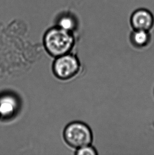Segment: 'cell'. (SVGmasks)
Returning a JSON list of instances; mask_svg holds the SVG:
<instances>
[{
    "label": "cell",
    "mask_w": 154,
    "mask_h": 155,
    "mask_svg": "<svg viewBox=\"0 0 154 155\" xmlns=\"http://www.w3.org/2000/svg\"><path fill=\"white\" fill-rule=\"evenodd\" d=\"M130 25L133 30L150 31L154 26V15L147 8H137L130 15Z\"/></svg>",
    "instance_id": "obj_4"
},
{
    "label": "cell",
    "mask_w": 154,
    "mask_h": 155,
    "mask_svg": "<svg viewBox=\"0 0 154 155\" xmlns=\"http://www.w3.org/2000/svg\"><path fill=\"white\" fill-rule=\"evenodd\" d=\"M131 44L136 48H144L150 44L152 36L149 31L133 30L129 36Z\"/></svg>",
    "instance_id": "obj_6"
},
{
    "label": "cell",
    "mask_w": 154,
    "mask_h": 155,
    "mask_svg": "<svg viewBox=\"0 0 154 155\" xmlns=\"http://www.w3.org/2000/svg\"><path fill=\"white\" fill-rule=\"evenodd\" d=\"M1 117V112H0V118Z\"/></svg>",
    "instance_id": "obj_9"
},
{
    "label": "cell",
    "mask_w": 154,
    "mask_h": 155,
    "mask_svg": "<svg viewBox=\"0 0 154 155\" xmlns=\"http://www.w3.org/2000/svg\"><path fill=\"white\" fill-rule=\"evenodd\" d=\"M81 65L79 58L71 52L56 57L52 71L57 78L63 81L70 80L78 75Z\"/></svg>",
    "instance_id": "obj_3"
},
{
    "label": "cell",
    "mask_w": 154,
    "mask_h": 155,
    "mask_svg": "<svg viewBox=\"0 0 154 155\" xmlns=\"http://www.w3.org/2000/svg\"><path fill=\"white\" fill-rule=\"evenodd\" d=\"M76 25L75 19L70 16L63 17L59 21V27L67 31L72 32L76 28Z\"/></svg>",
    "instance_id": "obj_7"
},
{
    "label": "cell",
    "mask_w": 154,
    "mask_h": 155,
    "mask_svg": "<svg viewBox=\"0 0 154 155\" xmlns=\"http://www.w3.org/2000/svg\"><path fill=\"white\" fill-rule=\"evenodd\" d=\"M44 46L50 56L56 58L71 52L75 44V39L71 32L57 27L46 32Z\"/></svg>",
    "instance_id": "obj_1"
},
{
    "label": "cell",
    "mask_w": 154,
    "mask_h": 155,
    "mask_svg": "<svg viewBox=\"0 0 154 155\" xmlns=\"http://www.w3.org/2000/svg\"><path fill=\"white\" fill-rule=\"evenodd\" d=\"M19 107L18 102L14 96L9 94L0 97V112L1 117H12L17 112Z\"/></svg>",
    "instance_id": "obj_5"
},
{
    "label": "cell",
    "mask_w": 154,
    "mask_h": 155,
    "mask_svg": "<svg viewBox=\"0 0 154 155\" xmlns=\"http://www.w3.org/2000/svg\"><path fill=\"white\" fill-rule=\"evenodd\" d=\"M63 137L67 145L75 150L91 145L94 140L90 127L81 121L71 122L67 124L63 130Z\"/></svg>",
    "instance_id": "obj_2"
},
{
    "label": "cell",
    "mask_w": 154,
    "mask_h": 155,
    "mask_svg": "<svg viewBox=\"0 0 154 155\" xmlns=\"http://www.w3.org/2000/svg\"><path fill=\"white\" fill-rule=\"evenodd\" d=\"M75 154L76 155H97L98 153L97 149L91 144L75 149Z\"/></svg>",
    "instance_id": "obj_8"
}]
</instances>
